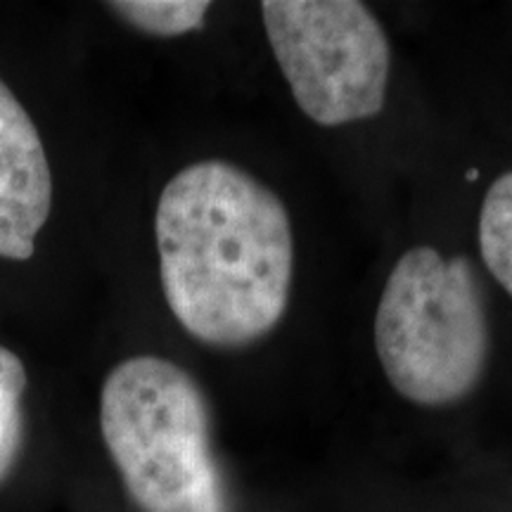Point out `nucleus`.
I'll return each mask as SVG.
<instances>
[{
  "label": "nucleus",
  "mask_w": 512,
  "mask_h": 512,
  "mask_svg": "<svg viewBox=\"0 0 512 512\" xmlns=\"http://www.w3.org/2000/svg\"><path fill=\"white\" fill-rule=\"evenodd\" d=\"M155 235L166 304L197 342L249 347L283 320L292 223L259 178L223 159L185 166L159 195Z\"/></svg>",
  "instance_id": "f257e3e1"
},
{
  "label": "nucleus",
  "mask_w": 512,
  "mask_h": 512,
  "mask_svg": "<svg viewBox=\"0 0 512 512\" xmlns=\"http://www.w3.org/2000/svg\"><path fill=\"white\" fill-rule=\"evenodd\" d=\"M100 432L140 512H230L209 401L188 370L133 356L105 377Z\"/></svg>",
  "instance_id": "f03ea898"
},
{
  "label": "nucleus",
  "mask_w": 512,
  "mask_h": 512,
  "mask_svg": "<svg viewBox=\"0 0 512 512\" xmlns=\"http://www.w3.org/2000/svg\"><path fill=\"white\" fill-rule=\"evenodd\" d=\"M375 349L392 387L418 406H448L475 392L489 358V320L470 261L408 249L377 304Z\"/></svg>",
  "instance_id": "7ed1b4c3"
},
{
  "label": "nucleus",
  "mask_w": 512,
  "mask_h": 512,
  "mask_svg": "<svg viewBox=\"0 0 512 512\" xmlns=\"http://www.w3.org/2000/svg\"><path fill=\"white\" fill-rule=\"evenodd\" d=\"M264 29L294 102L318 126L373 119L387 100L392 48L358 0H264Z\"/></svg>",
  "instance_id": "20e7f679"
},
{
  "label": "nucleus",
  "mask_w": 512,
  "mask_h": 512,
  "mask_svg": "<svg viewBox=\"0 0 512 512\" xmlns=\"http://www.w3.org/2000/svg\"><path fill=\"white\" fill-rule=\"evenodd\" d=\"M53 209V174L34 121L0 81V259L29 261Z\"/></svg>",
  "instance_id": "39448f33"
},
{
  "label": "nucleus",
  "mask_w": 512,
  "mask_h": 512,
  "mask_svg": "<svg viewBox=\"0 0 512 512\" xmlns=\"http://www.w3.org/2000/svg\"><path fill=\"white\" fill-rule=\"evenodd\" d=\"M479 252L489 273L512 297V171L486 190L479 211Z\"/></svg>",
  "instance_id": "423d86ee"
},
{
  "label": "nucleus",
  "mask_w": 512,
  "mask_h": 512,
  "mask_svg": "<svg viewBox=\"0 0 512 512\" xmlns=\"http://www.w3.org/2000/svg\"><path fill=\"white\" fill-rule=\"evenodd\" d=\"M107 8L143 34L174 38L202 29L211 3L207 0H117V3H107Z\"/></svg>",
  "instance_id": "0eeeda50"
},
{
  "label": "nucleus",
  "mask_w": 512,
  "mask_h": 512,
  "mask_svg": "<svg viewBox=\"0 0 512 512\" xmlns=\"http://www.w3.org/2000/svg\"><path fill=\"white\" fill-rule=\"evenodd\" d=\"M27 370L15 351L0 347V484L15 470L24 441L22 399Z\"/></svg>",
  "instance_id": "6e6552de"
}]
</instances>
